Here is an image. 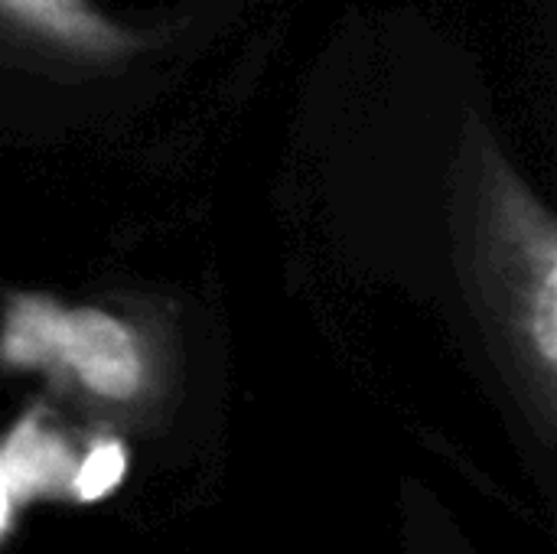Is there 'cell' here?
Returning <instances> with one entry per match:
<instances>
[{"label": "cell", "mask_w": 557, "mask_h": 554, "mask_svg": "<svg viewBox=\"0 0 557 554\" xmlns=\"http://www.w3.org/2000/svg\"><path fill=\"white\" fill-rule=\"evenodd\" d=\"M49 372H69L101 402H131L147 382L137 333L98 307H59Z\"/></svg>", "instance_id": "cell-1"}, {"label": "cell", "mask_w": 557, "mask_h": 554, "mask_svg": "<svg viewBox=\"0 0 557 554\" xmlns=\"http://www.w3.org/2000/svg\"><path fill=\"white\" fill-rule=\"evenodd\" d=\"M127 473V451L121 441L114 438H101L88 447V454L82 460H75L72 480H69V493L78 503H98L104 496H111L121 480Z\"/></svg>", "instance_id": "cell-4"}, {"label": "cell", "mask_w": 557, "mask_h": 554, "mask_svg": "<svg viewBox=\"0 0 557 554\" xmlns=\"http://www.w3.org/2000/svg\"><path fill=\"white\" fill-rule=\"evenodd\" d=\"M0 16L59 49L82 56H117L127 46L121 26L101 16L91 0H0Z\"/></svg>", "instance_id": "cell-3"}, {"label": "cell", "mask_w": 557, "mask_h": 554, "mask_svg": "<svg viewBox=\"0 0 557 554\" xmlns=\"http://www.w3.org/2000/svg\"><path fill=\"white\" fill-rule=\"evenodd\" d=\"M13 509H16V500H13V490H10V480L0 467V539L10 532V522H13Z\"/></svg>", "instance_id": "cell-5"}, {"label": "cell", "mask_w": 557, "mask_h": 554, "mask_svg": "<svg viewBox=\"0 0 557 554\" xmlns=\"http://www.w3.org/2000/svg\"><path fill=\"white\" fill-rule=\"evenodd\" d=\"M0 467L20 506L39 496L65 493L75 470V454L69 441L59 431H52L42 411L36 408L23 415L0 441Z\"/></svg>", "instance_id": "cell-2"}]
</instances>
